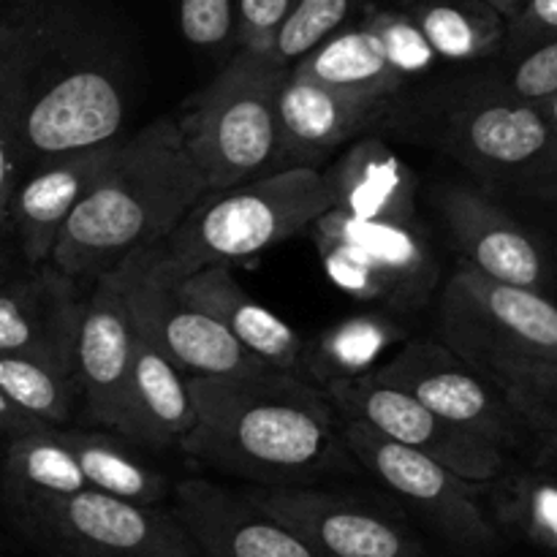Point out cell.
<instances>
[{
	"label": "cell",
	"instance_id": "obj_1",
	"mask_svg": "<svg viewBox=\"0 0 557 557\" xmlns=\"http://www.w3.org/2000/svg\"><path fill=\"white\" fill-rule=\"evenodd\" d=\"M125 79L112 49L60 5L0 14V139L20 174L123 136Z\"/></svg>",
	"mask_w": 557,
	"mask_h": 557
},
{
	"label": "cell",
	"instance_id": "obj_2",
	"mask_svg": "<svg viewBox=\"0 0 557 557\" xmlns=\"http://www.w3.org/2000/svg\"><path fill=\"white\" fill-rule=\"evenodd\" d=\"M190 395L196 424L180 449L194 460L264 487H299L343 466L335 411L299 375L190 379Z\"/></svg>",
	"mask_w": 557,
	"mask_h": 557
},
{
	"label": "cell",
	"instance_id": "obj_3",
	"mask_svg": "<svg viewBox=\"0 0 557 557\" xmlns=\"http://www.w3.org/2000/svg\"><path fill=\"white\" fill-rule=\"evenodd\" d=\"M207 194L177 120H156L123 136L65 223L49 264L76 283H96L136 250L163 245Z\"/></svg>",
	"mask_w": 557,
	"mask_h": 557
},
{
	"label": "cell",
	"instance_id": "obj_4",
	"mask_svg": "<svg viewBox=\"0 0 557 557\" xmlns=\"http://www.w3.org/2000/svg\"><path fill=\"white\" fill-rule=\"evenodd\" d=\"M332 210L321 169H288L237 188L207 194L163 239L161 253L180 270L232 267L310 228Z\"/></svg>",
	"mask_w": 557,
	"mask_h": 557
},
{
	"label": "cell",
	"instance_id": "obj_5",
	"mask_svg": "<svg viewBox=\"0 0 557 557\" xmlns=\"http://www.w3.org/2000/svg\"><path fill=\"white\" fill-rule=\"evenodd\" d=\"M286 76L288 69L272 54L239 49L177 120L185 150L210 194L272 174L277 96Z\"/></svg>",
	"mask_w": 557,
	"mask_h": 557
},
{
	"label": "cell",
	"instance_id": "obj_6",
	"mask_svg": "<svg viewBox=\"0 0 557 557\" xmlns=\"http://www.w3.org/2000/svg\"><path fill=\"white\" fill-rule=\"evenodd\" d=\"M438 145L462 166L504 188L557 199V134L536 103L482 87L444 103Z\"/></svg>",
	"mask_w": 557,
	"mask_h": 557
},
{
	"label": "cell",
	"instance_id": "obj_7",
	"mask_svg": "<svg viewBox=\"0 0 557 557\" xmlns=\"http://www.w3.org/2000/svg\"><path fill=\"white\" fill-rule=\"evenodd\" d=\"M441 335L451 354L487 379L533 359H557V302L462 264L441 297Z\"/></svg>",
	"mask_w": 557,
	"mask_h": 557
},
{
	"label": "cell",
	"instance_id": "obj_8",
	"mask_svg": "<svg viewBox=\"0 0 557 557\" xmlns=\"http://www.w3.org/2000/svg\"><path fill=\"white\" fill-rule=\"evenodd\" d=\"M128 297L136 321L156 337L166 357L188 379H239L270 373L245 351L199 302L180 286V272L161 245L128 256Z\"/></svg>",
	"mask_w": 557,
	"mask_h": 557
},
{
	"label": "cell",
	"instance_id": "obj_9",
	"mask_svg": "<svg viewBox=\"0 0 557 557\" xmlns=\"http://www.w3.org/2000/svg\"><path fill=\"white\" fill-rule=\"evenodd\" d=\"M20 509L58 557H196L177 520L156 506L128 504L96 490Z\"/></svg>",
	"mask_w": 557,
	"mask_h": 557
},
{
	"label": "cell",
	"instance_id": "obj_10",
	"mask_svg": "<svg viewBox=\"0 0 557 557\" xmlns=\"http://www.w3.org/2000/svg\"><path fill=\"white\" fill-rule=\"evenodd\" d=\"M324 395L343 422L364 424L386 441L430 457L466 482H493L504 471L506 455L498 446L451 428L411 395L381 384L370 373L332 381L324 386Z\"/></svg>",
	"mask_w": 557,
	"mask_h": 557
},
{
	"label": "cell",
	"instance_id": "obj_11",
	"mask_svg": "<svg viewBox=\"0 0 557 557\" xmlns=\"http://www.w3.org/2000/svg\"><path fill=\"white\" fill-rule=\"evenodd\" d=\"M370 375L411 395L451 428L498 446L504 455L517 444L520 422L504 395L444 343L408 341Z\"/></svg>",
	"mask_w": 557,
	"mask_h": 557
},
{
	"label": "cell",
	"instance_id": "obj_12",
	"mask_svg": "<svg viewBox=\"0 0 557 557\" xmlns=\"http://www.w3.org/2000/svg\"><path fill=\"white\" fill-rule=\"evenodd\" d=\"M343 444L348 455L368 473H373L397 498L422 511L449 542L462 547H490L495 528L479 506L476 484L446 471L430 457L386 441L359 422H343Z\"/></svg>",
	"mask_w": 557,
	"mask_h": 557
},
{
	"label": "cell",
	"instance_id": "obj_13",
	"mask_svg": "<svg viewBox=\"0 0 557 557\" xmlns=\"http://www.w3.org/2000/svg\"><path fill=\"white\" fill-rule=\"evenodd\" d=\"M248 498L319 557H424L406 528L348 495L264 487Z\"/></svg>",
	"mask_w": 557,
	"mask_h": 557
},
{
	"label": "cell",
	"instance_id": "obj_14",
	"mask_svg": "<svg viewBox=\"0 0 557 557\" xmlns=\"http://www.w3.org/2000/svg\"><path fill=\"white\" fill-rule=\"evenodd\" d=\"M128 259L92 283L76 341V392L87 422L117 430L134 364L136 319L128 297Z\"/></svg>",
	"mask_w": 557,
	"mask_h": 557
},
{
	"label": "cell",
	"instance_id": "obj_15",
	"mask_svg": "<svg viewBox=\"0 0 557 557\" xmlns=\"http://www.w3.org/2000/svg\"><path fill=\"white\" fill-rule=\"evenodd\" d=\"M85 302L79 283L52 264L0 286V354L54 364L74 375Z\"/></svg>",
	"mask_w": 557,
	"mask_h": 557
},
{
	"label": "cell",
	"instance_id": "obj_16",
	"mask_svg": "<svg viewBox=\"0 0 557 557\" xmlns=\"http://www.w3.org/2000/svg\"><path fill=\"white\" fill-rule=\"evenodd\" d=\"M392 101L332 90L288 69L277 96V152L272 172L319 169L343 141L373 125Z\"/></svg>",
	"mask_w": 557,
	"mask_h": 557
},
{
	"label": "cell",
	"instance_id": "obj_17",
	"mask_svg": "<svg viewBox=\"0 0 557 557\" xmlns=\"http://www.w3.org/2000/svg\"><path fill=\"white\" fill-rule=\"evenodd\" d=\"M438 207L466 267L509 286L542 292L547 259L533 234L504 207L468 185H446L438 194Z\"/></svg>",
	"mask_w": 557,
	"mask_h": 557
},
{
	"label": "cell",
	"instance_id": "obj_18",
	"mask_svg": "<svg viewBox=\"0 0 557 557\" xmlns=\"http://www.w3.org/2000/svg\"><path fill=\"white\" fill-rule=\"evenodd\" d=\"M120 141L123 136L107 145L69 152L30 169L27 177H20L11 199V234L20 239L27 264H49L65 223L109 166Z\"/></svg>",
	"mask_w": 557,
	"mask_h": 557
},
{
	"label": "cell",
	"instance_id": "obj_19",
	"mask_svg": "<svg viewBox=\"0 0 557 557\" xmlns=\"http://www.w3.org/2000/svg\"><path fill=\"white\" fill-rule=\"evenodd\" d=\"M174 500L177 522L207 557H319L253 500L205 479H183Z\"/></svg>",
	"mask_w": 557,
	"mask_h": 557
},
{
	"label": "cell",
	"instance_id": "obj_20",
	"mask_svg": "<svg viewBox=\"0 0 557 557\" xmlns=\"http://www.w3.org/2000/svg\"><path fill=\"white\" fill-rule=\"evenodd\" d=\"M194 424L196 406L190 395V379L136 321L134 364H131L123 413L114 433L141 449L161 451L183 446Z\"/></svg>",
	"mask_w": 557,
	"mask_h": 557
},
{
	"label": "cell",
	"instance_id": "obj_21",
	"mask_svg": "<svg viewBox=\"0 0 557 557\" xmlns=\"http://www.w3.org/2000/svg\"><path fill=\"white\" fill-rule=\"evenodd\" d=\"M177 272L185 294L199 302L245 351L272 370L292 375L302 373L305 346L299 335L234 281L232 267H205L194 272L177 267Z\"/></svg>",
	"mask_w": 557,
	"mask_h": 557
},
{
	"label": "cell",
	"instance_id": "obj_22",
	"mask_svg": "<svg viewBox=\"0 0 557 557\" xmlns=\"http://www.w3.org/2000/svg\"><path fill=\"white\" fill-rule=\"evenodd\" d=\"M324 174L332 210L392 226H422L413 174L381 139H359Z\"/></svg>",
	"mask_w": 557,
	"mask_h": 557
},
{
	"label": "cell",
	"instance_id": "obj_23",
	"mask_svg": "<svg viewBox=\"0 0 557 557\" xmlns=\"http://www.w3.org/2000/svg\"><path fill=\"white\" fill-rule=\"evenodd\" d=\"M337 226L362 245L375 261L389 286V305L395 308H417L433 292L438 281V259L430 250L422 226H392V223H370L330 210Z\"/></svg>",
	"mask_w": 557,
	"mask_h": 557
},
{
	"label": "cell",
	"instance_id": "obj_24",
	"mask_svg": "<svg viewBox=\"0 0 557 557\" xmlns=\"http://www.w3.org/2000/svg\"><path fill=\"white\" fill-rule=\"evenodd\" d=\"M292 71L332 90L379 98V101H392L406 82L386 63L379 41L364 25L337 30L321 47L305 54Z\"/></svg>",
	"mask_w": 557,
	"mask_h": 557
},
{
	"label": "cell",
	"instance_id": "obj_25",
	"mask_svg": "<svg viewBox=\"0 0 557 557\" xmlns=\"http://www.w3.org/2000/svg\"><path fill=\"white\" fill-rule=\"evenodd\" d=\"M5 484H9L16 506L69 498V495L90 490L79 466H76L63 428H49L44 433L9 441V446H5Z\"/></svg>",
	"mask_w": 557,
	"mask_h": 557
},
{
	"label": "cell",
	"instance_id": "obj_26",
	"mask_svg": "<svg viewBox=\"0 0 557 557\" xmlns=\"http://www.w3.org/2000/svg\"><path fill=\"white\" fill-rule=\"evenodd\" d=\"M63 435L90 490L139 506H156L163 500L169 490L166 476L131 455L117 438L82 430H63Z\"/></svg>",
	"mask_w": 557,
	"mask_h": 557
},
{
	"label": "cell",
	"instance_id": "obj_27",
	"mask_svg": "<svg viewBox=\"0 0 557 557\" xmlns=\"http://www.w3.org/2000/svg\"><path fill=\"white\" fill-rule=\"evenodd\" d=\"M406 14L444 60L487 58L506 33L504 16L479 0H417Z\"/></svg>",
	"mask_w": 557,
	"mask_h": 557
},
{
	"label": "cell",
	"instance_id": "obj_28",
	"mask_svg": "<svg viewBox=\"0 0 557 557\" xmlns=\"http://www.w3.org/2000/svg\"><path fill=\"white\" fill-rule=\"evenodd\" d=\"M400 341V330L381 315H354L326 330L310 348H305V368L321 381L359 379L373 373L381 357Z\"/></svg>",
	"mask_w": 557,
	"mask_h": 557
},
{
	"label": "cell",
	"instance_id": "obj_29",
	"mask_svg": "<svg viewBox=\"0 0 557 557\" xmlns=\"http://www.w3.org/2000/svg\"><path fill=\"white\" fill-rule=\"evenodd\" d=\"M0 392L47 428L69 424L74 417V397L79 395L74 375L16 354H0Z\"/></svg>",
	"mask_w": 557,
	"mask_h": 557
},
{
	"label": "cell",
	"instance_id": "obj_30",
	"mask_svg": "<svg viewBox=\"0 0 557 557\" xmlns=\"http://www.w3.org/2000/svg\"><path fill=\"white\" fill-rule=\"evenodd\" d=\"M517 422L531 430L557 460V359L515 362L487 375Z\"/></svg>",
	"mask_w": 557,
	"mask_h": 557
},
{
	"label": "cell",
	"instance_id": "obj_31",
	"mask_svg": "<svg viewBox=\"0 0 557 557\" xmlns=\"http://www.w3.org/2000/svg\"><path fill=\"white\" fill-rule=\"evenodd\" d=\"M500 520L515 525L533 542L557 547V484L539 473H517L495 495Z\"/></svg>",
	"mask_w": 557,
	"mask_h": 557
},
{
	"label": "cell",
	"instance_id": "obj_32",
	"mask_svg": "<svg viewBox=\"0 0 557 557\" xmlns=\"http://www.w3.org/2000/svg\"><path fill=\"white\" fill-rule=\"evenodd\" d=\"M354 5L357 0H297L277 30L270 54L286 69H294L305 54L313 52L346 25Z\"/></svg>",
	"mask_w": 557,
	"mask_h": 557
},
{
	"label": "cell",
	"instance_id": "obj_33",
	"mask_svg": "<svg viewBox=\"0 0 557 557\" xmlns=\"http://www.w3.org/2000/svg\"><path fill=\"white\" fill-rule=\"evenodd\" d=\"M364 27L375 36L386 63L400 79L424 74L435 65V52L406 11H370Z\"/></svg>",
	"mask_w": 557,
	"mask_h": 557
},
{
	"label": "cell",
	"instance_id": "obj_34",
	"mask_svg": "<svg viewBox=\"0 0 557 557\" xmlns=\"http://www.w3.org/2000/svg\"><path fill=\"white\" fill-rule=\"evenodd\" d=\"M183 38L196 49L237 47V0H177Z\"/></svg>",
	"mask_w": 557,
	"mask_h": 557
},
{
	"label": "cell",
	"instance_id": "obj_35",
	"mask_svg": "<svg viewBox=\"0 0 557 557\" xmlns=\"http://www.w3.org/2000/svg\"><path fill=\"white\" fill-rule=\"evenodd\" d=\"M506 96L520 98V101L539 103L557 92V38L555 41L531 47L515 69L509 71V79L498 85Z\"/></svg>",
	"mask_w": 557,
	"mask_h": 557
},
{
	"label": "cell",
	"instance_id": "obj_36",
	"mask_svg": "<svg viewBox=\"0 0 557 557\" xmlns=\"http://www.w3.org/2000/svg\"><path fill=\"white\" fill-rule=\"evenodd\" d=\"M297 0H237V49L270 54Z\"/></svg>",
	"mask_w": 557,
	"mask_h": 557
},
{
	"label": "cell",
	"instance_id": "obj_37",
	"mask_svg": "<svg viewBox=\"0 0 557 557\" xmlns=\"http://www.w3.org/2000/svg\"><path fill=\"white\" fill-rule=\"evenodd\" d=\"M511 41L520 47H539V44L557 38V0H528L509 20Z\"/></svg>",
	"mask_w": 557,
	"mask_h": 557
},
{
	"label": "cell",
	"instance_id": "obj_38",
	"mask_svg": "<svg viewBox=\"0 0 557 557\" xmlns=\"http://www.w3.org/2000/svg\"><path fill=\"white\" fill-rule=\"evenodd\" d=\"M20 166H16L14 156L0 139V237L11 234V199H14L16 183H20Z\"/></svg>",
	"mask_w": 557,
	"mask_h": 557
},
{
	"label": "cell",
	"instance_id": "obj_39",
	"mask_svg": "<svg viewBox=\"0 0 557 557\" xmlns=\"http://www.w3.org/2000/svg\"><path fill=\"white\" fill-rule=\"evenodd\" d=\"M44 430H49L47 424L27 417L25 411H20V408H16L14 403L0 392V438L14 441V438H22V435L44 433Z\"/></svg>",
	"mask_w": 557,
	"mask_h": 557
},
{
	"label": "cell",
	"instance_id": "obj_40",
	"mask_svg": "<svg viewBox=\"0 0 557 557\" xmlns=\"http://www.w3.org/2000/svg\"><path fill=\"white\" fill-rule=\"evenodd\" d=\"M479 3H484V5H490V9H495L498 11L500 16H515L517 11L522 9V5L528 3V0H479Z\"/></svg>",
	"mask_w": 557,
	"mask_h": 557
},
{
	"label": "cell",
	"instance_id": "obj_41",
	"mask_svg": "<svg viewBox=\"0 0 557 557\" xmlns=\"http://www.w3.org/2000/svg\"><path fill=\"white\" fill-rule=\"evenodd\" d=\"M536 107H539V112L544 114V120L549 123V128H553L557 134V92H555V96L544 98V101H539Z\"/></svg>",
	"mask_w": 557,
	"mask_h": 557
},
{
	"label": "cell",
	"instance_id": "obj_42",
	"mask_svg": "<svg viewBox=\"0 0 557 557\" xmlns=\"http://www.w3.org/2000/svg\"><path fill=\"white\" fill-rule=\"evenodd\" d=\"M5 283V277H3V261H0V286H3Z\"/></svg>",
	"mask_w": 557,
	"mask_h": 557
},
{
	"label": "cell",
	"instance_id": "obj_43",
	"mask_svg": "<svg viewBox=\"0 0 557 557\" xmlns=\"http://www.w3.org/2000/svg\"><path fill=\"white\" fill-rule=\"evenodd\" d=\"M0 3H11V0H0Z\"/></svg>",
	"mask_w": 557,
	"mask_h": 557
},
{
	"label": "cell",
	"instance_id": "obj_44",
	"mask_svg": "<svg viewBox=\"0 0 557 557\" xmlns=\"http://www.w3.org/2000/svg\"><path fill=\"white\" fill-rule=\"evenodd\" d=\"M0 14H3V11H0Z\"/></svg>",
	"mask_w": 557,
	"mask_h": 557
},
{
	"label": "cell",
	"instance_id": "obj_45",
	"mask_svg": "<svg viewBox=\"0 0 557 557\" xmlns=\"http://www.w3.org/2000/svg\"><path fill=\"white\" fill-rule=\"evenodd\" d=\"M555 201H557V199H555Z\"/></svg>",
	"mask_w": 557,
	"mask_h": 557
}]
</instances>
